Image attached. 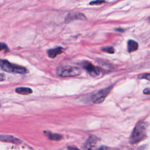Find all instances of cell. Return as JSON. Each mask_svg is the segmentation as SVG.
Here are the masks:
<instances>
[{
  "instance_id": "11",
  "label": "cell",
  "mask_w": 150,
  "mask_h": 150,
  "mask_svg": "<svg viewBox=\"0 0 150 150\" xmlns=\"http://www.w3.org/2000/svg\"><path fill=\"white\" fill-rule=\"evenodd\" d=\"M128 51L129 52H132L134 51H135L138 48V45L137 42L133 40H129L128 41Z\"/></svg>"
},
{
  "instance_id": "5",
  "label": "cell",
  "mask_w": 150,
  "mask_h": 150,
  "mask_svg": "<svg viewBox=\"0 0 150 150\" xmlns=\"http://www.w3.org/2000/svg\"><path fill=\"white\" fill-rule=\"evenodd\" d=\"M83 67L91 76H98L101 72V70L98 67L94 66L93 64L87 61L83 63Z\"/></svg>"
},
{
  "instance_id": "12",
  "label": "cell",
  "mask_w": 150,
  "mask_h": 150,
  "mask_svg": "<svg viewBox=\"0 0 150 150\" xmlns=\"http://www.w3.org/2000/svg\"><path fill=\"white\" fill-rule=\"evenodd\" d=\"M45 133L46 134V135L48 137V138L52 140L59 141L62 138V135L58 134L52 133L50 132H45Z\"/></svg>"
},
{
  "instance_id": "15",
  "label": "cell",
  "mask_w": 150,
  "mask_h": 150,
  "mask_svg": "<svg viewBox=\"0 0 150 150\" xmlns=\"http://www.w3.org/2000/svg\"><path fill=\"white\" fill-rule=\"evenodd\" d=\"M105 2L104 0H96L90 2V5H100Z\"/></svg>"
},
{
  "instance_id": "14",
  "label": "cell",
  "mask_w": 150,
  "mask_h": 150,
  "mask_svg": "<svg viewBox=\"0 0 150 150\" xmlns=\"http://www.w3.org/2000/svg\"><path fill=\"white\" fill-rule=\"evenodd\" d=\"M138 78L140 79H146L150 81V73H144L139 74Z\"/></svg>"
},
{
  "instance_id": "8",
  "label": "cell",
  "mask_w": 150,
  "mask_h": 150,
  "mask_svg": "<svg viewBox=\"0 0 150 150\" xmlns=\"http://www.w3.org/2000/svg\"><path fill=\"white\" fill-rule=\"evenodd\" d=\"M98 142L97 138L94 135H90L86 140L84 144V148L86 149H93L96 147Z\"/></svg>"
},
{
  "instance_id": "21",
  "label": "cell",
  "mask_w": 150,
  "mask_h": 150,
  "mask_svg": "<svg viewBox=\"0 0 150 150\" xmlns=\"http://www.w3.org/2000/svg\"><path fill=\"white\" fill-rule=\"evenodd\" d=\"M0 62H1V59H0Z\"/></svg>"
},
{
  "instance_id": "7",
  "label": "cell",
  "mask_w": 150,
  "mask_h": 150,
  "mask_svg": "<svg viewBox=\"0 0 150 150\" xmlns=\"http://www.w3.org/2000/svg\"><path fill=\"white\" fill-rule=\"evenodd\" d=\"M0 141L12 144H21V140L16 137L8 135H0Z\"/></svg>"
},
{
  "instance_id": "19",
  "label": "cell",
  "mask_w": 150,
  "mask_h": 150,
  "mask_svg": "<svg viewBox=\"0 0 150 150\" xmlns=\"http://www.w3.org/2000/svg\"><path fill=\"white\" fill-rule=\"evenodd\" d=\"M1 106V103H0V107Z\"/></svg>"
},
{
  "instance_id": "9",
  "label": "cell",
  "mask_w": 150,
  "mask_h": 150,
  "mask_svg": "<svg viewBox=\"0 0 150 150\" xmlns=\"http://www.w3.org/2000/svg\"><path fill=\"white\" fill-rule=\"evenodd\" d=\"M63 52V49L62 47H57L54 49H50L47 51V55L50 58H54L57 55L61 54Z\"/></svg>"
},
{
  "instance_id": "20",
  "label": "cell",
  "mask_w": 150,
  "mask_h": 150,
  "mask_svg": "<svg viewBox=\"0 0 150 150\" xmlns=\"http://www.w3.org/2000/svg\"><path fill=\"white\" fill-rule=\"evenodd\" d=\"M149 21H150V17H149Z\"/></svg>"
},
{
  "instance_id": "4",
  "label": "cell",
  "mask_w": 150,
  "mask_h": 150,
  "mask_svg": "<svg viewBox=\"0 0 150 150\" xmlns=\"http://www.w3.org/2000/svg\"><path fill=\"white\" fill-rule=\"evenodd\" d=\"M111 87H108L102 90H100L94 93L91 97L93 102L95 104H100L104 101L105 97L108 96V93L111 91Z\"/></svg>"
},
{
  "instance_id": "2",
  "label": "cell",
  "mask_w": 150,
  "mask_h": 150,
  "mask_svg": "<svg viewBox=\"0 0 150 150\" xmlns=\"http://www.w3.org/2000/svg\"><path fill=\"white\" fill-rule=\"evenodd\" d=\"M0 69L13 74H25L28 73L27 69L25 67L14 64L5 60H1Z\"/></svg>"
},
{
  "instance_id": "10",
  "label": "cell",
  "mask_w": 150,
  "mask_h": 150,
  "mask_svg": "<svg viewBox=\"0 0 150 150\" xmlns=\"http://www.w3.org/2000/svg\"><path fill=\"white\" fill-rule=\"evenodd\" d=\"M15 92L21 95H28V94H32L33 91L30 88L21 87H17L15 89Z\"/></svg>"
},
{
  "instance_id": "17",
  "label": "cell",
  "mask_w": 150,
  "mask_h": 150,
  "mask_svg": "<svg viewBox=\"0 0 150 150\" xmlns=\"http://www.w3.org/2000/svg\"><path fill=\"white\" fill-rule=\"evenodd\" d=\"M143 93L145 94H150V88H146L144 90Z\"/></svg>"
},
{
  "instance_id": "3",
  "label": "cell",
  "mask_w": 150,
  "mask_h": 150,
  "mask_svg": "<svg viewBox=\"0 0 150 150\" xmlns=\"http://www.w3.org/2000/svg\"><path fill=\"white\" fill-rule=\"evenodd\" d=\"M56 73L57 76L62 77H70L79 76L80 74L81 71L77 67L63 66L57 68Z\"/></svg>"
},
{
  "instance_id": "18",
  "label": "cell",
  "mask_w": 150,
  "mask_h": 150,
  "mask_svg": "<svg viewBox=\"0 0 150 150\" xmlns=\"http://www.w3.org/2000/svg\"><path fill=\"white\" fill-rule=\"evenodd\" d=\"M5 79V76L2 73H0V81H3Z\"/></svg>"
},
{
  "instance_id": "6",
  "label": "cell",
  "mask_w": 150,
  "mask_h": 150,
  "mask_svg": "<svg viewBox=\"0 0 150 150\" xmlns=\"http://www.w3.org/2000/svg\"><path fill=\"white\" fill-rule=\"evenodd\" d=\"M86 18L85 15L80 12H75L69 13L65 18V22L69 23L74 20H86Z\"/></svg>"
},
{
  "instance_id": "16",
  "label": "cell",
  "mask_w": 150,
  "mask_h": 150,
  "mask_svg": "<svg viewBox=\"0 0 150 150\" xmlns=\"http://www.w3.org/2000/svg\"><path fill=\"white\" fill-rule=\"evenodd\" d=\"M7 49H8L7 45L5 43L0 42V51L4 50H7Z\"/></svg>"
},
{
  "instance_id": "1",
  "label": "cell",
  "mask_w": 150,
  "mask_h": 150,
  "mask_svg": "<svg viewBox=\"0 0 150 150\" xmlns=\"http://www.w3.org/2000/svg\"><path fill=\"white\" fill-rule=\"evenodd\" d=\"M146 135V125L144 121L138 122L135 125L130 136L129 141L132 144H135L143 140Z\"/></svg>"
},
{
  "instance_id": "13",
  "label": "cell",
  "mask_w": 150,
  "mask_h": 150,
  "mask_svg": "<svg viewBox=\"0 0 150 150\" xmlns=\"http://www.w3.org/2000/svg\"><path fill=\"white\" fill-rule=\"evenodd\" d=\"M101 50L103 51V52H107L108 53H114V49L111 47V46H107V47H104L103 48L101 49Z\"/></svg>"
}]
</instances>
